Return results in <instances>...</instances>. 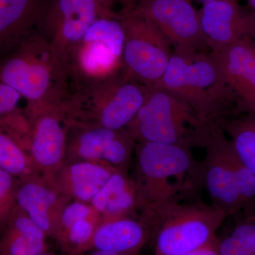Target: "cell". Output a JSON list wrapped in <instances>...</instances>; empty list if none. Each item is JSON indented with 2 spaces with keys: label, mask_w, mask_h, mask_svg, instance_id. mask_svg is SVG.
I'll return each mask as SVG.
<instances>
[{
  "label": "cell",
  "mask_w": 255,
  "mask_h": 255,
  "mask_svg": "<svg viewBox=\"0 0 255 255\" xmlns=\"http://www.w3.org/2000/svg\"><path fill=\"white\" fill-rule=\"evenodd\" d=\"M0 79L27 101L33 118L70 95L68 70L40 33L32 35L3 56Z\"/></svg>",
  "instance_id": "cell-1"
},
{
  "label": "cell",
  "mask_w": 255,
  "mask_h": 255,
  "mask_svg": "<svg viewBox=\"0 0 255 255\" xmlns=\"http://www.w3.org/2000/svg\"><path fill=\"white\" fill-rule=\"evenodd\" d=\"M187 102L207 124L238 115L236 97L211 52H174L165 73L155 85Z\"/></svg>",
  "instance_id": "cell-2"
},
{
  "label": "cell",
  "mask_w": 255,
  "mask_h": 255,
  "mask_svg": "<svg viewBox=\"0 0 255 255\" xmlns=\"http://www.w3.org/2000/svg\"><path fill=\"white\" fill-rule=\"evenodd\" d=\"M144 206L140 221L154 233L155 255H178L216 241L228 216L224 210L200 201H161Z\"/></svg>",
  "instance_id": "cell-3"
},
{
  "label": "cell",
  "mask_w": 255,
  "mask_h": 255,
  "mask_svg": "<svg viewBox=\"0 0 255 255\" xmlns=\"http://www.w3.org/2000/svg\"><path fill=\"white\" fill-rule=\"evenodd\" d=\"M137 164L141 187L137 188L140 204L192 199L203 183L201 162L191 148L159 142H139Z\"/></svg>",
  "instance_id": "cell-4"
},
{
  "label": "cell",
  "mask_w": 255,
  "mask_h": 255,
  "mask_svg": "<svg viewBox=\"0 0 255 255\" xmlns=\"http://www.w3.org/2000/svg\"><path fill=\"white\" fill-rule=\"evenodd\" d=\"M149 89L128 80L122 71L73 87L68 98L73 124L114 130L127 128L147 99Z\"/></svg>",
  "instance_id": "cell-5"
},
{
  "label": "cell",
  "mask_w": 255,
  "mask_h": 255,
  "mask_svg": "<svg viewBox=\"0 0 255 255\" xmlns=\"http://www.w3.org/2000/svg\"><path fill=\"white\" fill-rule=\"evenodd\" d=\"M213 124L203 122L175 94L150 86L147 99L128 128L138 142L204 148Z\"/></svg>",
  "instance_id": "cell-6"
},
{
  "label": "cell",
  "mask_w": 255,
  "mask_h": 255,
  "mask_svg": "<svg viewBox=\"0 0 255 255\" xmlns=\"http://www.w3.org/2000/svg\"><path fill=\"white\" fill-rule=\"evenodd\" d=\"M124 41L122 17L107 15L99 18L73 50L67 63L70 89L122 71Z\"/></svg>",
  "instance_id": "cell-7"
},
{
  "label": "cell",
  "mask_w": 255,
  "mask_h": 255,
  "mask_svg": "<svg viewBox=\"0 0 255 255\" xmlns=\"http://www.w3.org/2000/svg\"><path fill=\"white\" fill-rule=\"evenodd\" d=\"M125 31L122 73L128 80L155 86L174 53L162 32L143 15L130 11L122 17Z\"/></svg>",
  "instance_id": "cell-8"
},
{
  "label": "cell",
  "mask_w": 255,
  "mask_h": 255,
  "mask_svg": "<svg viewBox=\"0 0 255 255\" xmlns=\"http://www.w3.org/2000/svg\"><path fill=\"white\" fill-rule=\"evenodd\" d=\"M107 15L114 16L96 0H50L39 33L66 68L70 55L89 28Z\"/></svg>",
  "instance_id": "cell-9"
},
{
  "label": "cell",
  "mask_w": 255,
  "mask_h": 255,
  "mask_svg": "<svg viewBox=\"0 0 255 255\" xmlns=\"http://www.w3.org/2000/svg\"><path fill=\"white\" fill-rule=\"evenodd\" d=\"M131 11L150 19L179 53L210 52L201 33L199 12L191 0H144Z\"/></svg>",
  "instance_id": "cell-10"
},
{
  "label": "cell",
  "mask_w": 255,
  "mask_h": 255,
  "mask_svg": "<svg viewBox=\"0 0 255 255\" xmlns=\"http://www.w3.org/2000/svg\"><path fill=\"white\" fill-rule=\"evenodd\" d=\"M229 138L219 124H213L201 162L203 183L211 203L234 216L244 211L236 178L226 154Z\"/></svg>",
  "instance_id": "cell-11"
},
{
  "label": "cell",
  "mask_w": 255,
  "mask_h": 255,
  "mask_svg": "<svg viewBox=\"0 0 255 255\" xmlns=\"http://www.w3.org/2000/svg\"><path fill=\"white\" fill-rule=\"evenodd\" d=\"M198 12L203 38L210 52L222 51L243 38H255V13L238 1L207 3Z\"/></svg>",
  "instance_id": "cell-12"
},
{
  "label": "cell",
  "mask_w": 255,
  "mask_h": 255,
  "mask_svg": "<svg viewBox=\"0 0 255 255\" xmlns=\"http://www.w3.org/2000/svg\"><path fill=\"white\" fill-rule=\"evenodd\" d=\"M236 97L238 115L255 112V41L246 38L211 52Z\"/></svg>",
  "instance_id": "cell-13"
},
{
  "label": "cell",
  "mask_w": 255,
  "mask_h": 255,
  "mask_svg": "<svg viewBox=\"0 0 255 255\" xmlns=\"http://www.w3.org/2000/svg\"><path fill=\"white\" fill-rule=\"evenodd\" d=\"M73 125L68 99L33 117L31 148L38 164L46 167L58 164L65 152L68 127Z\"/></svg>",
  "instance_id": "cell-14"
},
{
  "label": "cell",
  "mask_w": 255,
  "mask_h": 255,
  "mask_svg": "<svg viewBox=\"0 0 255 255\" xmlns=\"http://www.w3.org/2000/svg\"><path fill=\"white\" fill-rule=\"evenodd\" d=\"M50 0H0L1 56L39 33Z\"/></svg>",
  "instance_id": "cell-15"
},
{
  "label": "cell",
  "mask_w": 255,
  "mask_h": 255,
  "mask_svg": "<svg viewBox=\"0 0 255 255\" xmlns=\"http://www.w3.org/2000/svg\"><path fill=\"white\" fill-rule=\"evenodd\" d=\"M149 236L141 221L122 218L97 228L88 248L137 255Z\"/></svg>",
  "instance_id": "cell-16"
},
{
  "label": "cell",
  "mask_w": 255,
  "mask_h": 255,
  "mask_svg": "<svg viewBox=\"0 0 255 255\" xmlns=\"http://www.w3.org/2000/svg\"><path fill=\"white\" fill-rule=\"evenodd\" d=\"M46 235L29 217L18 218L3 239L1 255H43Z\"/></svg>",
  "instance_id": "cell-17"
},
{
  "label": "cell",
  "mask_w": 255,
  "mask_h": 255,
  "mask_svg": "<svg viewBox=\"0 0 255 255\" xmlns=\"http://www.w3.org/2000/svg\"><path fill=\"white\" fill-rule=\"evenodd\" d=\"M16 199L20 207L43 232L58 236V228L50 217V210L56 200L52 191L38 184L29 183L19 189Z\"/></svg>",
  "instance_id": "cell-18"
},
{
  "label": "cell",
  "mask_w": 255,
  "mask_h": 255,
  "mask_svg": "<svg viewBox=\"0 0 255 255\" xmlns=\"http://www.w3.org/2000/svg\"><path fill=\"white\" fill-rule=\"evenodd\" d=\"M218 124L226 132L242 162L255 175V112L223 119Z\"/></svg>",
  "instance_id": "cell-19"
},
{
  "label": "cell",
  "mask_w": 255,
  "mask_h": 255,
  "mask_svg": "<svg viewBox=\"0 0 255 255\" xmlns=\"http://www.w3.org/2000/svg\"><path fill=\"white\" fill-rule=\"evenodd\" d=\"M112 175L110 171L98 164H73L70 169V180L74 195L82 201H92Z\"/></svg>",
  "instance_id": "cell-20"
},
{
  "label": "cell",
  "mask_w": 255,
  "mask_h": 255,
  "mask_svg": "<svg viewBox=\"0 0 255 255\" xmlns=\"http://www.w3.org/2000/svg\"><path fill=\"white\" fill-rule=\"evenodd\" d=\"M220 255H255V214L246 215L222 238L218 237Z\"/></svg>",
  "instance_id": "cell-21"
},
{
  "label": "cell",
  "mask_w": 255,
  "mask_h": 255,
  "mask_svg": "<svg viewBox=\"0 0 255 255\" xmlns=\"http://www.w3.org/2000/svg\"><path fill=\"white\" fill-rule=\"evenodd\" d=\"M80 128L82 130L75 138V145L79 155L88 159L102 158L106 147L121 130L85 126Z\"/></svg>",
  "instance_id": "cell-22"
},
{
  "label": "cell",
  "mask_w": 255,
  "mask_h": 255,
  "mask_svg": "<svg viewBox=\"0 0 255 255\" xmlns=\"http://www.w3.org/2000/svg\"><path fill=\"white\" fill-rule=\"evenodd\" d=\"M26 166L24 154L9 135L0 134V167L10 174H19Z\"/></svg>",
  "instance_id": "cell-23"
},
{
  "label": "cell",
  "mask_w": 255,
  "mask_h": 255,
  "mask_svg": "<svg viewBox=\"0 0 255 255\" xmlns=\"http://www.w3.org/2000/svg\"><path fill=\"white\" fill-rule=\"evenodd\" d=\"M133 187H135V186L128 182L122 174H113L92 199V205L97 211L104 212L109 201L120 193Z\"/></svg>",
  "instance_id": "cell-24"
},
{
  "label": "cell",
  "mask_w": 255,
  "mask_h": 255,
  "mask_svg": "<svg viewBox=\"0 0 255 255\" xmlns=\"http://www.w3.org/2000/svg\"><path fill=\"white\" fill-rule=\"evenodd\" d=\"M18 90L9 85L0 83V114L1 116L11 113L17 107L20 99L22 98Z\"/></svg>",
  "instance_id": "cell-25"
},
{
  "label": "cell",
  "mask_w": 255,
  "mask_h": 255,
  "mask_svg": "<svg viewBox=\"0 0 255 255\" xmlns=\"http://www.w3.org/2000/svg\"><path fill=\"white\" fill-rule=\"evenodd\" d=\"M90 214V208L81 203H73V204L67 206L62 215L61 222L64 230L61 233L71 227L74 223L82 221V220L87 219V216Z\"/></svg>",
  "instance_id": "cell-26"
},
{
  "label": "cell",
  "mask_w": 255,
  "mask_h": 255,
  "mask_svg": "<svg viewBox=\"0 0 255 255\" xmlns=\"http://www.w3.org/2000/svg\"><path fill=\"white\" fill-rule=\"evenodd\" d=\"M102 7L114 16L123 17L124 15L131 11L129 0H96Z\"/></svg>",
  "instance_id": "cell-27"
},
{
  "label": "cell",
  "mask_w": 255,
  "mask_h": 255,
  "mask_svg": "<svg viewBox=\"0 0 255 255\" xmlns=\"http://www.w3.org/2000/svg\"><path fill=\"white\" fill-rule=\"evenodd\" d=\"M178 255H220L218 248V238L209 244Z\"/></svg>",
  "instance_id": "cell-28"
},
{
  "label": "cell",
  "mask_w": 255,
  "mask_h": 255,
  "mask_svg": "<svg viewBox=\"0 0 255 255\" xmlns=\"http://www.w3.org/2000/svg\"><path fill=\"white\" fill-rule=\"evenodd\" d=\"M11 174L1 169L0 170V197L2 201L5 196L9 193L10 188L11 187Z\"/></svg>",
  "instance_id": "cell-29"
},
{
  "label": "cell",
  "mask_w": 255,
  "mask_h": 255,
  "mask_svg": "<svg viewBox=\"0 0 255 255\" xmlns=\"http://www.w3.org/2000/svg\"><path fill=\"white\" fill-rule=\"evenodd\" d=\"M199 2L202 3L203 4H207V3L213 2V1H238V0H196Z\"/></svg>",
  "instance_id": "cell-30"
},
{
  "label": "cell",
  "mask_w": 255,
  "mask_h": 255,
  "mask_svg": "<svg viewBox=\"0 0 255 255\" xmlns=\"http://www.w3.org/2000/svg\"><path fill=\"white\" fill-rule=\"evenodd\" d=\"M248 4H249L250 9L255 13V0H248Z\"/></svg>",
  "instance_id": "cell-31"
},
{
  "label": "cell",
  "mask_w": 255,
  "mask_h": 255,
  "mask_svg": "<svg viewBox=\"0 0 255 255\" xmlns=\"http://www.w3.org/2000/svg\"><path fill=\"white\" fill-rule=\"evenodd\" d=\"M142 1H144V0H129L132 6V10L135 8L137 4H138L139 3L141 2Z\"/></svg>",
  "instance_id": "cell-32"
},
{
  "label": "cell",
  "mask_w": 255,
  "mask_h": 255,
  "mask_svg": "<svg viewBox=\"0 0 255 255\" xmlns=\"http://www.w3.org/2000/svg\"><path fill=\"white\" fill-rule=\"evenodd\" d=\"M44 255V254H43V255Z\"/></svg>",
  "instance_id": "cell-33"
},
{
  "label": "cell",
  "mask_w": 255,
  "mask_h": 255,
  "mask_svg": "<svg viewBox=\"0 0 255 255\" xmlns=\"http://www.w3.org/2000/svg\"><path fill=\"white\" fill-rule=\"evenodd\" d=\"M253 40H254V41H255V39H253Z\"/></svg>",
  "instance_id": "cell-34"
},
{
  "label": "cell",
  "mask_w": 255,
  "mask_h": 255,
  "mask_svg": "<svg viewBox=\"0 0 255 255\" xmlns=\"http://www.w3.org/2000/svg\"><path fill=\"white\" fill-rule=\"evenodd\" d=\"M129 2H130V1H129ZM130 6H131V5H130Z\"/></svg>",
  "instance_id": "cell-35"
}]
</instances>
